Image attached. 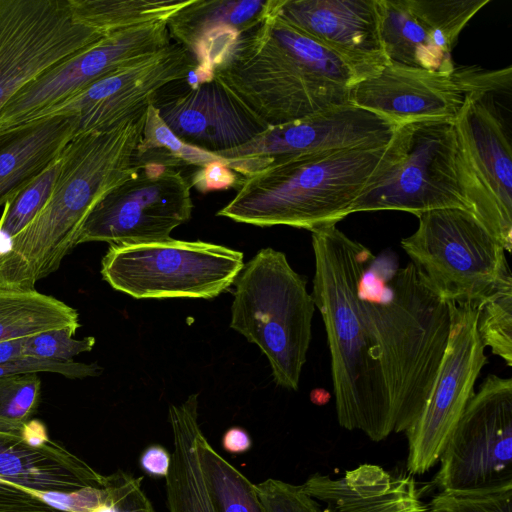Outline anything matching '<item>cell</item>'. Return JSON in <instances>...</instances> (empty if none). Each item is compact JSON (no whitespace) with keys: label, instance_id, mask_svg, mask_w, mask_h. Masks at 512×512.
<instances>
[{"label":"cell","instance_id":"6da1fadb","mask_svg":"<svg viewBox=\"0 0 512 512\" xmlns=\"http://www.w3.org/2000/svg\"><path fill=\"white\" fill-rule=\"evenodd\" d=\"M311 233V295L326 331L337 420L379 442L395 433L394 419L379 347L359 294L360 280L375 255L336 225Z\"/></svg>","mask_w":512,"mask_h":512},{"label":"cell","instance_id":"7a4b0ae2","mask_svg":"<svg viewBox=\"0 0 512 512\" xmlns=\"http://www.w3.org/2000/svg\"><path fill=\"white\" fill-rule=\"evenodd\" d=\"M145 113L111 130L79 135L68 143L48 203L0 254V289L34 290L39 280L59 268L76 246L92 208L140 169L136 151Z\"/></svg>","mask_w":512,"mask_h":512},{"label":"cell","instance_id":"3957f363","mask_svg":"<svg viewBox=\"0 0 512 512\" xmlns=\"http://www.w3.org/2000/svg\"><path fill=\"white\" fill-rule=\"evenodd\" d=\"M359 294L380 353L395 433L419 417L435 382L452 324L454 302L439 296L412 263L395 268L376 257Z\"/></svg>","mask_w":512,"mask_h":512},{"label":"cell","instance_id":"277c9868","mask_svg":"<svg viewBox=\"0 0 512 512\" xmlns=\"http://www.w3.org/2000/svg\"><path fill=\"white\" fill-rule=\"evenodd\" d=\"M213 75L268 126L350 102L356 83L336 54L270 10L215 67Z\"/></svg>","mask_w":512,"mask_h":512},{"label":"cell","instance_id":"5b68a950","mask_svg":"<svg viewBox=\"0 0 512 512\" xmlns=\"http://www.w3.org/2000/svg\"><path fill=\"white\" fill-rule=\"evenodd\" d=\"M458 208L472 212L499 240L493 208L476 179L454 120L397 126L351 213H420Z\"/></svg>","mask_w":512,"mask_h":512},{"label":"cell","instance_id":"8992f818","mask_svg":"<svg viewBox=\"0 0 512 512\" xmlns=\"http://www.w3.org/2000/svg\"><path fill=\"white\" fill-rule=\"evenodd\" d=\"M386 146L271 163L243 177L236 195L217 215L259 227L286 225L310 232L336 225L351 214Z\"/></svg>","mask_w":512,"mask_h":512},{"label":"cell","instance_id":"52a82bcc","mask_svg":"<svg viewBox=\"0 0 512 512\" xmlns=\"http://www.w3.org/2000/svg\"><path fill=\"white\" fill-rule=\"evenodd\" d=\"M234 284L230 327L260 348L277 385L297 390L316 308L306 280L284 253L264 248L244 263Z\"/></svg>","mask_w":512,"mask_h":512},{"label":"cell","instance_id":"ba28073f","mask_svg":"<svg viewBox=\"0 0 512 512\" xmlns=\"http://www.w3.org/2000/svg\"><path fill=\"white\" fill-rule=\"evenodd\" d=\"M243 266L238 250L169 238L110 245L101 275L112 288L136 299H212L234 284Z\"/></svg>","mask_w":512,"mask_h":512},{"label":"cell","instance_id":"9c48e42d","mask_svg":"<svg viewBox=\"0 0 512 512\" xmlns=\"http://www.w3.org/2000/svg\"><path fill=\"white\" fill-rule=\"evenodd\" d=\"M417 230L400 242L442 298L477 304L509 269L505 250L470 211L436 209L417 215Z\"/></svg>","mask_w":512,"mask_h":512},{"label":"cell","instance_id":"30bf717a","mask_svg":"<svg viewBox=\"0 0 512 512\" xmlns=\"http://www.w3.org/2000/svg\"><path fill=\"white\" fill-rule=\"evenodd\" d=\"M107 476L61 443L0 430V512H91L109 502Z\"/></svg>","mask_w":512,"mask_h":512},{"label":"cell","instance_id":"8fae6325","mask_svg":"<svg viewBox=\"0 0 512 512\" xmlns=\"http://www.w3.org/2000/svg\"><path fill=\"white\" fill-rule=\"evenodd\" d=\"M441 491L512 486V380L488 375L468 402L440 455Z\"/></svg>","mask_w":512,"mask_h":512},{"label":"cell","instance_id":"7c38bea8","mask_svg":"<svg viewBox=\"0 0 512 512\" xmlns=\"http://www.w3.org/2000/svg\"><path fill=\"white\" fill-rule=\"evenodd\" d=\"M191 184L182 171L140 163L130 179L111 189L84 220L76 246L87 242L136 244L171 238L191 218Z\"/></svg>","mask_w":512,"mask_h":512},{"label":"cell","instance_id":"4fadbf2b","mask_svg":"<svg viewBox=\"0 0 512 512\" xmlns=\"http://www.w3.org/2000/svg\"><path fill=\"white\" fill-rule=\"evenodd\" d=\"M104 36L77 22L68 0H0V112L26 84Z\"/></svg>","mask_w":512,"mask_h":512},{"label":"cell","instance_id":"5bb4252c","mask_svg":"<svg viewBox=\"0 0 512 512\" xmlns=\"http://www.w3.org/2000/svg\"><path fill=\"white\" fill-rule=\"evenodd\" d=\"M484 350L476 304L454 302L450 335L435 382L419 417L406 431L410 474H424L439 461L475 393V382L487 363Z\"/></svg>","mask_w":512,"mask_h":512},{"label":"cell","instance_id":"9a60e30c","mask_svg":"<svg viewBox=\"0 0 512 512\" xmlns=\"http://www.w3.org/2000/svg\"><path fill=\"white\" fill-rule=\"evenodd\" d=\"M167 22L106 34L88 49L45 71L20 89L0 112V131L36 120L106 75L167 47Z\"/></svg>","mask_w":512,"mask_h":512},{"label":"cell","instance_id":"2e32d148","mask_svg":"<svg viewBox=\"0 0 512 512\" xmlns=\"http://www.w3.org/2000/svg\"><path fill=\"white\" fill-rule=\"evenodd\" d=\"M397 125L349 102L269 126L249 142L216 155L245 177L271 163L330 151L388 145Z\"/></svg>","mask_w":512,"mask_h":512},{"label":"cell","instance_id":"e0dca14e","mask_svg":"<svg viewBox=\"0 0 512 512\" xmlns=\"http://www.w3.org/2000/svg\"><path fill=\"white\" fill-rule=\"evenodd\" d=\"M196 67L189 52L171 42L155 54L106 75L37 119L73 116L76 120L74 138L111 130L146 111L165 87L186 80Z\"/></svg>","mask_w":512,"mask_h":512},{"label":"cell","instance_id":"ac0fdd59","mask_svg":"<svg viewBox=\"0 0 512 512\" xmlns=\"http://www.w3.org/2000/svg\"><path fill=\"white\" fill-rule=\"evenodd\" d=\"M493 71L454 69L442 74L387 64L377 75L355 83L350 102L397 126L427 120H455L469 92L493 86Z\"/></svg>","mask_w":512,"mask_h":512},{"label":"cell","instance_id":"d6986e66","mask_svg":"<svg viewBox=\"0 0 512 512\" xmlns=\"http://www.w3.org/2000/svg\"><path fill=\"white\" fill-rule=\"evenodd\" d=\"M271 12L340 57L356 83L386 65L378 0H270Z\"/></svg>","mask_w":512,"mask_h":512},{"label":"cell","instance_id":"ffe728a7","mask_svg":"<svg viewBox=\"0 0 512 512\" xmlns=\"http://www.w3.org/2000/svg\"><path fill=\"white\" fill-rule=\"evenodd\" d=\"M152 103L180 140L214 155L249 142L269 127L215 76L188 82L174 93L160 92Z\"/></svg>","mask_w":512,"mask_h":512},{"label":"cell","instance_id":"44dd1931","mask_svg":"<svg viewBox=\"0 0 512 512\" xmlns=\"http://www.w3.org/2000/svg\"><path fill=\"white\" fill-rule=\"evenodd\" d=\"M511 90V89H509ZM469 92L455 121L472 171L496 216L500 244L512 248V152L494 92Z\"/></svg>","mask_w":512,"mask_h":512},{"label":"cell","instance_id":"7402d4cb","mask_svg":"<svg viewBox=\"0 0 512 512\" xmlns=\"http://www.w3.org/2000/svg\"><path fill=\"white\" fill-rule=\"evenodd\" d=\"M270 0H191L167 21L169 36L196 62V82L215 67L246 33L265 18Z\"/></svg>","mask_w":512,"mask_h":512},{"label":"cell","instance_id":"603a6c76","mask_svg":"<svg viewBox=\"0 0 512 512\" xmlns=\"http://www.w3.org/2000/svg\"><path fill=\"white\" fill-rule=\"evenodd\" d=\"M302 487L329 512H407L422 503L411 475L393 477L375 464L338 478L315 473Z\"/></svg>","mask_w":512,"mask_h":512},{"label":"cell","instance_id":"cb8c5ba5","mask_svg":"<svg viewBox=\"0 0 512 512\" xmlns=\"http://www.w3.org/2000/svg\"><path fill=\"white\" fill-rule=\"evenodd\" d=\"M75 131L76 120L69 115L44 117L0 131V207L60 158Z\"/></svg>","mask_w":512,"mask_h":512},{"label":"cell","instance_id":"d4e9b609","mask_svg":"<svg viewBox=\"0 0 512 512\" xmlns=\"http://www.w3.org/2000/svg\"><path fill=\"white\" fill-rule=\"evenodd\" d=\"M168 419L173 450L165 478L166 505L169 512H215L200 464L196 437L198 395H190L179 405H170Z\"/></svg>","mask_w":512,"mask_h":512},{"label":"cell","instance_id":"484cf974","mask_svg":"<svg viewBox=\"0 0 512 512\" xmlns=\"http://www.w3.org/2000/svg\"><path fill=\"white\" fill-rule=\"evenodd\" d=\"M380 42L387 64L451 74V56L434 43L408 0H378Z\"/></svg>","mask_w":512,"mask_h":512},{"label":"cell","instance_id":"4316f807","mask_svg":"<svg viewBox=\"0 0 512 512\" xmlns=\"http://www.w3.org/2000/svg\"><path fill=\"white\" fill-rule=\"evenodd\" d=\"M79 328L78 312L63 301L36 289H0V342L47 330Z\"/></svg>","mask_w":512,"mask_h":512},{"label":"cell","instance_id":"83f0119b","mask_svg":"<svg viewBox=\"0 0 512 512\" xmlns=\"http://www.w3.org/2000/svg\"><path fill=\"white\" fill-rule=\"evenodd\" d=\"M74 19L102 34L167 22L191 0H68Z\"/></svg>","mask_w":512,"mask_h":512},{"label":"cell","instance_id":"f1b7e54d","mask_svg":"<svg viewBox=\"0 0 512 512\" xmlns=\"http://www.w3.org/2000/svg\"><path fill=\"white\" fill-rule=\"evenodd\" d=\"M196 445L215 512H264L255 484L213 448L201 429Z\"/></svg>","mask_w":512,"mask_h":512},{"label":"cell","instance_id":"f546056e","mask_svg":"<svg viewBox=\"0 0 512 512\" xmlns=\"http://www.w3.org/2000/svg\"><path fill=\"white\" fill-rule=\"evenodd\" d=\"M218 160L222 158L180 140L161 119L153 103L147 107L136 163L155 162L177 168L190 165L202 168Z\"/></svg>","mask_w":512,"mask_h":512},{"label":"cell","instance_id":"4dcf8cb0","mask_svg":"<svg viewBox=\"0 0 512 512\" xmlns=\"http://www.w3.org/2000/svg\"><path fill=\"white\" fill-rule=\"evenodd\" d=\"M477 328L482 343L512 366V276L508 269L477 304Z\"/></svg>","mask_w":512,"mask_h":512},{"label":"cell","instance_id":"1f68e13d","mask_svg":"<svg viewBox=\"0 0 512 512\" xmlns=\"http://www.w3.org/2000/svg\"><path fill=\"white\" fill-rule=\"evenodd\" d=\"M436 46L451 56L460 32L490 0H408Z\"/></svg>","mask_w":512,"mask_h":512},{"label":"cell","instance_id":"d6a6232c","mask_svg":"<svg viewBox=\"0 0 512 512\" xmlns=\"http://www.w3.org/2000/svg\"><path fill=\"white\" fill-rule=\"evenodd\" d=\"M61 168V156L11 202L4 205L0 232L8 238L19 234L48 203Z\"/></svg>","mask_w":512,"mask_h":512},{"label":"cell","instance_id":"836d02e7","mask_svg":"<svg viewBox=\"0 0 512 512\" xmlns=\"http://www.w3.org/2000/svg\"><path fill=\"white\" fill-rule=\"evenodd\" d=\"M40 399L37 374L0 377V430L21 431L36 413Z\"/></svg>","mask_w":512,"mask_h":512},{"label":"cell","instance_id":"e575fe53","mask_svg":"<svg viewBox=\"0 0 512 512\" xmlns=\"http://www.w3.org/2000/svg\"><path fill=\"white\" fill-rule=\"evenodd\" d=\"M77 328L64 327L47 330L25 337L22 342L23 356L54 361H73L80 353L91 351L95 338L87 336L75 339Z\"/></svg>","mask_w":512,"mask_h":512},{"label":"cell","instance_id":"d590c367","mask_svg":"<svg viewBox=\"0 0 512 512\" xmlns=\"http://www.w3.org/2000/svg\"><path fill=\"white\" fill-rule=\"evenodd\" d=\"M428 506L431 512H512V486L485 491H441Z\"/></svg>","mask_w":512,"mask_h":512},{"label":"cell","instance_id":"8d00e7d4","mask_svg":"<svg viewBox=\"0 0 512 512\" xmlns=\"http://www.w3.org/2000/svg\"><path fill=\"white\" fill-rule=\"evenodd\" d=\"M255 488L264 512H321L320 504L302 485L268 478Z\"/></svg>","mask_w":512,"mask_h":512},{"label":"cell","instance_id":"74e56055","mask_svg":"<svg viewBox=\"0 0 512 512\" xmlns=\"http://www.w3.org/2000/svg\"><path fill=\"white\" fill-rule=\"evenodd\" d=\"M100 371L101 368L96 363L54 361L29 356H22L0 365V377L51 372L69 379H83L96 376L101 373Z\"/></svg>","mask_w":512,"mask_h":512},{"label":"cell","instance_id":"f35d334b","mask_svg":"<svg viewBox=\"0 0 512 512\" xmlns=\"http://www.w3.org/2000/svg\"><path fill=\"white\" fill-rule=\"evenodd\" d=\"M242 177L228 167L224 159L211 162L202 168H198L190 182L198 191L207 193L217 190L238 188Z\"/></svg>","mask_w":512,"mask_h":512},{"label":"cell","instance_id":"ab89813d","mask_svg":"<svg viewBox=\"0 0 512 512\" xmlns=\"http://www.w3.org/2000/svg\"><path fill=\"white\" fill-rule=\"evenodd\" d=\"M170 463L171 453L160 444L148 445L139 456L140 469L153 478H166Z\"/></svg>","mask_w":512,"mask_h":512},{"label":"cell","instance_id":"60d3db41","mask_svg":"<svg viewBox=\"0 0 512 512\" xmlns=\"http://www.w3.org/2000/svg\"><path fill=\"white\" fill-rule=\"evenodd\" d=\"M221 446L224 451L238 455L248 452L253 446V441L246 429L233 426L224 432L221 438Z\"/></svg>","mask_w":512,"mask_h":512},{"label":"cell","instance_id":"b9f144b4","mask_svg":"<svg viewBox=\"0 0 512 512\" xmlns=\"http://www.w3.org/2000/svg\"><path fill=\"white\" fill-rule=\"evenodd\" d=\"M22 436L28 443L34 445L43 444L50 439L45 425L32 419L24 424Z\"/></svg>","mask_w":512,"mask_h":512},{"label":"cell","instance_id":"7bdbcfd3","mask_svg":"<svg viewBox=\"0 0 512 512\" xmlns=\"http://www.w3.org/2000/svg\"><path fill=\"white\" fill-rule=\"evenodd\" d=\"M23 339L24 338L0 342V365L23 356Z\"/></svg>","mask_w":512,"mask_h":512},{"label":"cell","instance_id":"ee69618b","mask_svg":"<svg viewBox=\"0 0 512 512\" xmlns=\"http://www.w3.org/2000/svg\"><path fill=\"white\" fill-rule=\"evenodd\" d=\"M91 512H116V510H115L113 504L103 503V504L99 505L98 507H96Z\"/></svg>","mask_w":512,"mask_h":512},{"label":"cell","instance_id":"f6af8a7d","mask_svg":"<svg viewBox=\"0 0 512 512\" xmlns=\"http://www.w3.org/2000/svg\"><path fill=\"white\" fill-rule=\"evenodd\" d=\"M321 512H329L328 510L321 508ZM407 512H431L429 506L424 504L423 502L416 506L415 508L407 511Z\"/></svg>","mask_w":512,"mask_h":512},{"label":"cell","instance_id":"bcb514c9","mask_svg":"<svg viewBox=\"0 0 512 512\" xmlns=\"http://www.w3.org/2000/svg\"><path fill=\"white\" fill-rule=\"evenodd\" d=\"M145 512H155V510H154V508H153L151 503L148 505V507L146 508Z\"/></svg>","mask_w":512,"mask_h":512},{"label":"cell","instance_id":"7dc6e473","mask_svg":"<svg viewBox=\"0 0 512 512\" xmlns=\"http://www.w3.org/2000/svg\"><path fill=\"white\" fill-rule=\"evenodd\" d=\"M37 512H66L62 510H52V511H37Z\"/></svg>","mask_w":512,"mask_h":512}]
</instances>
